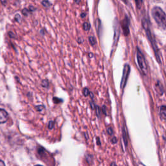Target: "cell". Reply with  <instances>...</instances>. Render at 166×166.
I'll list each match as a JSON object with an SVG mask.
<instances>
[{"label": "cell", "mask_w": 166, "mask_h": 166, "mask_svg": "<svg viewBox=\"0 0 166 166\" xmlns=\"http://www.w3.org/2000/svg\"><path fill=\"white\" fill-rule=\"evenodd\" d=\"M152 16L159 26L166 31V14L164 11L161 8L155 7L152 10Z\"/></svg>", "instance_id": "obj_1"}, {"label": "cell", "mask_w": 166, "mask_h": 166, "mask_svg": "<svg viewBox=\"0 0 166 166\" xmlns=\"http://www.w3.org/2000/svg\"><path fill=\"white\" fill-rule=\"evenodd\" d=\"M142 24H143V28H144L145 30L146 31L147 35L149 39L150 40V41H151L153 49H154V50H155V55L156 56V59H157L158 62H160V60L159 55H158V48H157V46H156L155 41L154 40V38L152 37V34H151V30H150V28H149V22L147 21V20H146V19L143 18V20H142Z\"/></svg>", "instance_id": "obj_2"}, {"label": "cell", "mask_w": 166, "mask_h": 166, "mask_svg": "<svg viewBox=\"0 0 166 166\" xmlns=\"http://www.w3.org/2000/svg\"><path fill=\"white\" fill-rule=\"evenodd\" d=\"M137 60H138L140 69L142 70V72L144 74H146L147 72V66L144 55H143L142 53L139 49L138 50V52H137Z\"/></svg>", "instance_id": "obj_3"}, {"label": "cell", "mask_w": 166, "mask_h": 166, "mask_svg": "<svg viewBox=\"0 0 166 166\" xmlns=\"http://www.w3.org/2000/svg\"><path fill=\"white\" fill-rule=\"evenodd\" d=\"M130 71V66L128 64H126L124 66L122 79H121V89H123L124 87H125L127 79H128Z\"/></svg>", "instance_id": "obj_4"}, {"label": "cell", "mask_w": 166, "mask_h": 166, "mask_svg": "<svg viewBox=\"0 0 166 166\" xmlns=\"http://www.w3.org/2000/svg\"><path fill=\"white\" fill-rule=\"evenodd\" d=\"M8 113L4 109L0 108V124L4 123L7 121Z\"/></svg>", "instance_id": "obj_5"}, {"label": "cell", "mask_w": 166, "mask_h": 166, "mask_svg": "<svg viewBox=\"0 0 166 166\" xmlns=\"http://www.w3.org/2000/svg\"><path fill=\"white\" fill-rule=\"evenodd\" d=\"M123 31H124V33L126 35H128L129 33V21L128 20H127V18H125V20H123Z\"/></svg>", "instance_id": "obj_6"}, {"label": "cell", "mask_w": 166, "mask_h": 166, "mask_svg": "<svg viewBox=\"0 0 166 166\" xmlns=\"http://www.w3.org/2000/svg\"><path fill=\"white\" fill-rule=\"evenodd\" d=\"M160 116L164 119H166V107L162 106L160 107Z\"/></svg>", "instance_id": "obj_7"}, {"label": "cell", "mask_w": 166, "mask_h": 166, "mask_svg": "<svg viewBox=\"0 0 166 166\" xmlns=\"http://www.w3.org/2000/svg\"><path fill=\"white\" fill-rule=\"evenodd\" d=\"M123 140H124V142L125 143V145H127V135H126V131L125 129L123 128Z\"/></svg>", "instance_id": "obj_8"}, {"label": "cell", "mask_w": 166, "mask_h": 166, "mask_svg": "<svg viewBox=\"0 0 166 166\" xmlns=\"http://www.w3.org/2000/svg\"><path fill=\"white\" fill-rule=\"evenodd\" d=\"M83 28H84V29L86 31H87L90 29V25L88 23V22H85L84 25H83Z\"/></svg>", "instance_id": "obj_9"}, {"label": "cell", "mask_w": 166, "mask_h": 166, "mask_svg": "<svg viewBox=\"0 0 166 166\" xmlns=\"http://www.w3.org/2000/svg\"><path fill=\"white\" fill-rule=\"evenodd\" d=\"M89 40H90V42L92 46H94L95 44V42H96V41H95V38L94 36H90V38H89Z\"/></svg>", "instance_id": "obj_10"}, {"label": "cell", "mask_w": 166, "mask_h": 166, "mask_svg": "<svg viewBox=\"0 0 166 166\" xmlns=\"http://www.w3.org/2000/svg\"><path fill=\"white\" fill-rule=\"evenodd\" d=\"M83 94L85 95V96H87V95L90 94V92H89V90L88 88H85L84 90H83Z\"/></svg>", "instance_id": "obj_11"}, {"label": "cell", "mask_w": 166, "mask_h": 166, "mask_svg": "<svg viewBox=\"0 0 166 166\" xmlns=\"http://www.w3.org/2000/svg\"><path fill=\"white\" fill-rule=\"evenodd\" d=\"M54 124H55V123H54L53 121H49V126H48L49 129H52L53 128V127H54Z\"/></svg>", "instance_id": "obj_12"}, {"label": "cell", "mask_w": 166, "mask_h": 166, "mask_svg": "<svg viewBox=\"0 0 166 166\" xmlns=\"http://www.w3.org/2000/svg\"><path fill=\"white\" fill-rule=\"evenodd\" d=\"M42 4L44 5V6H45V7H49L50 6V3L49 1H44L42 2Z\"/></svg>", "instance_id": "obj_13"}, {"label": "cell", "mask_w": 166, "mask_h": 166, "mask_svg": "<svg viewBox=\"0 0 166 166\" xmlns=\"http://www.w3.org/2000/svg\"><path fill=\"white\" fill-rule=\"evenodd\" d=\"M107 132H108V133L110 135H112L113 134V130H112V129L111 128H108V129H107Z\"/></svg>", "instance_id": "obj_14"}, {"label": "cell", "mask_w": 166, "mask_h": 166, "mask_svg": "<svg viewBox=\"0 0 166 166\" xmlns=\"http://www.w3.org/2000/svg\"><path fill=\"white\" fill-rule=\"evenodd\" d=\"M112 142L113 143H116V142H117V139H116V138H112Z\"/></svg>", "instance_id": "obj_15"}, {"label": "cell", "mask_w": 166, "mask_h": 166, "mask_svg": "<svg viewBox=\"0 0 166 166\" xmlns=\"http://www.w3.org/2000/svg\"><path fill=\"white\" fill-rule=\"evenodd\" d=\"M0 166H5L4 162H3L2 160H0Z\"/></svg>", "instance_id": "obj_16"}, {"label": "cell", "mask_w": 166, "mask_h": 166, "mask_svg": "<svg viewBox=\"0 0 166 166\" xmlns=\"http://www.w3.org/2000/svg\"><path fill=\"white\" fill-rule=\"evenodd\" d=\"M111 166H117V165L115 164V163H112V164H111Z\"/></svg>", "instance_id": "obj_17"}, {"label": "cell", "mask_w": 166, "mask_h": 166, "mask_svg": "<svg viewBox=\"0 0 166 166\" xmlns=\"http://www.w3.org/2000/svg\"><path fill=\"white\" fill-rule=\"evenodd\" d=\"M85 16V14L84 13H82V14H81V17L82 18H84Z\"/></svg>", "instance_id": "obj_18"}, {"label": "cell", "mask_w": 166, "mask_h": 166, "mask_svg": "<svg viewBox=\"0 0 166 166\" xmlns=\"http://www.w3.org/2000/svg\"><path fill=\"white\" fill-rule=\"evenodd\" d=\"M35 166H42V165H35Z\"/></svg>", "instance_id": "obj_19"}]
</instances>
